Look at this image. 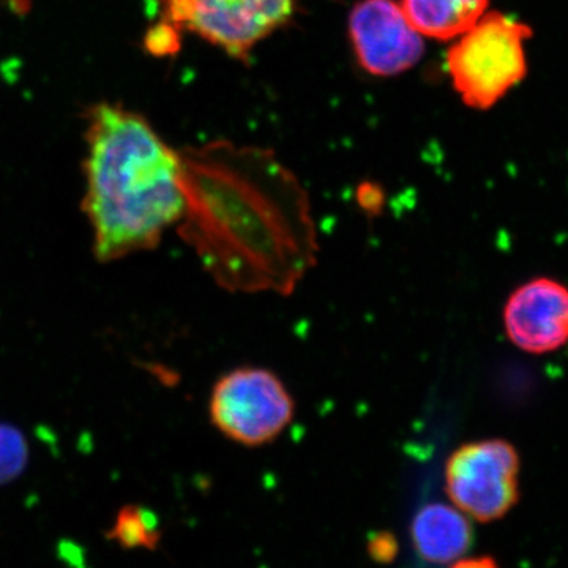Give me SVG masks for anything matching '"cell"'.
<instances>
[{
    "mask_svg": "<svg viewBox=\"0 0 568 568\" xmlns=\"http://www.w3.org/2000/svg\"><path fill=\"white\" fill-rule=\"evenodd\" d=\"M182 186L186 239L226 290L290 294L315 265L308 196L274 153L227 142L185 153Z\"/></svg>",
    "mask_w": 568,
    "mask_h": 568,
    "instance_id": "6da1fadb",
    "label": "cell"
},
{
    "mask_svg": "<svg viewBox=\"0 0 568 568\" xmlns=\"http://www.w3.org/2000/svg\"><path fill=\"white\" fill-rule=\"evenodd\" d=\"M84 211L100 263L160 244L182 222V155L140 114L97 104L89 114Z\"/></svg>",
    "mask_w": 568,
    "mask_h": 568,
    "instance_id": "7a4b0ae2",
    "label": "cell"
},
{
    "mask_svg": "<svg viewBox=\"0 0 568 568\" xmlns=\"http://www.w3.org/2000/svg\"><path fill=\"white\" fill-rule=\"evenodd\" d=\"M532 29L500 11H487L447 52L455 91L474 110L499 103L528 74L526 41Z\"/></svg>",
    "mask_w": 568,
    "mask_h": 568,
    "instance_id": "3957f363",
    "label": "cell"
},
{
    "mask_svg": "<svg viewBox=\"0 0 568 568\" xmlns=\"http://www.w3.org/2000/svg\"><path fill=\"white\" fill-rule=\"evenodd\" d=\"M294 399L282 381L264 368L244 366L220 377L209 414L233 443L260 447L282 435L294 418Z\"/></svg>",
    "mask_w": 568,
    "mask_h": 568,
    "instance_id": "277c9868",
    "label": "cell"
},
{
    "mask_svg": "<svg viewBox=\"0 0 568 568\" xmlns=\"http://www.w3.org/2000/svg\"><path fill=\"white\" fill-rule=\"evenodd\" d=\"M521 458L506 439H481L459 446L444 469L446 493L458 510L478 523L510 514L519 500Z\"/></svg>",
    "mask_w": 568,
    "mask_h": 568,
    "instance_id": "5b68a950",
    "label": "cell"
},
{
    "mask_svg": "<svg viewBox=\"0 0 568 568\" xmlns=\"http://www.w3.org/2000/svg\"><path fill=\"white\" fill-rule=\"evenodd\" d=\"M164 28L200 37L233 58L253 48L293 17L295 0H160Z\"/></svg>",
    "mask_w": 568,
    "mask_h": 568,
    "instance_id": "8992f818",
    "label": "cell"
},
{
    "mask_svg": "<svg viewBox=\"0 0 568 568\" xmlns=\"http://www.w3.org/2000/svg\"><path fill=\"white\" fill-rule=\"evenodd\" d=\"M355 59L373 77H396L424 55V36L395 0H361L349 14Z\"/></svg>",
    "mask_w": 568,
    "mask_h": 568,
    "instance_id": "52a82bcc",
    "label": "cell"
},
{
    "mask_svg": "<svg viewBox=\"0 0 568 568\" xmlns=\"http://www.w3.org/2000/svg\"><path fill=\"white\" fill-rule=\"evenodd\" d=\"M508 342L526 354L555 353L568 343V286L549 276L523 283L504 305Z\"/></svg>",
    "mask_w": 568,
    "mask_h": 568,
    "instance_id": "ba28073f",
    "label": "cell"
},
{
    "mask_svg": "<svg viewBox=\"0 0 568 568\" xmlns=\"http://www.w3.org/2000/svg\"><path fill=\"white\" fill-rule=\"evenodd\" d=\"M410 541L418 558L447 566L465 558L473 548V523L455 506L424 504L410 523Z\"/></svg>",
    "mask_w": 568,
    "mask_h": 568,
    "instance_id": "9c48e42d",
    "label": "cell"
},
{
    "mask_svg": "<svg viewBox=\"0 0 568 568\" xmlns=\"http://www.w3.org/2000/svg\"><path fill=\"white\" fill-rule=\"evenodd\" d=\"M489 0H402L403 11L424 39L455 40L488 10Z\"/></svg>",
    "mask_w": 568,
    "mask_h": 568,
    "instance_id": "30bf717a",
    "label": "cell"
},
{
    "mask_svg": "<svg viewBox=\"0 0 568 568\" xmlns=\"http://www.w3.org/2000/svg\"><path fill=\"white\" fill-rule=\"evenodd\" d=\"M112 530H114V540L126 548H153L159 544L160 532L156 519L144 508H123Z\"/></svg>",
    "mask_w": 568,
    "mask_h": 568,
    "instance_id": "8fae6325",
    "label": "cell"
},
{
    "mask_svg": "<svg viewBox=\"0 0 568 568\" xmlns=\"http://www.w3.org/2000/svg\"><path fill=\"white\" fill-rule=\"evenodd\" d=\"M29 462V444L14 426L0 424V485L17 480Z\"/></svg>",
    "mask_w": 568,
    "mask_h": 568,
    "instance_id": "7c38bea8",
    "label": "cell"
},
{
    "mask_svg": "<svg viewBox=\"0 0 568 568\" xmlns=\"http://www.w3.org/2000/svg\"><path fill=\"white\" fill-rule=\"evenodd\" d=\"M368 555L376 562H392L398 555V541L388 532H377L372 540L368 541Z\"/></svg>",
    "mask_w": 568,
    "mask_h": 568,
    "instance_id": "4fadbf2b",
    "label": "cell"
}]
</instances>
